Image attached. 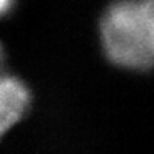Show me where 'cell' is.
I'll list each match as a JSON object with an SVG mask.
<instances>
[{
    "label": "cell",
    "instance_id": "obj_3",
    "mask_svg": "<svg viewBox=\"0 0 154 154\" xmlns=\"http://www.w3.org/2000/svg\"><path fill=\"white\" fill-rule=\"evenodd\" d=\"M10 5H11V0H2V11L6 13L10 8Z\"/></svg>",
    "mask_w": 154,
    "mask_h": 154
},
{
    "label": "cell",
    "instance_id": "obj_2",
    "mask_svg": "<svg viewBox=\"0 0 154 154\" xmlns=\"http://www.w3.org/2000/svg\"><path fill=\"white\" fill-rule=\"evenodd\" d=\"M30 104V93L27 87L16 77L5 75L0 85V129L5 134L25 115Z\"/></svg>",
    "mask_w": 154,
    "mask_h": 154
},
{
    "label": "cell",
    "instance_id": "obj_1",
    "mask_svg": "<svg viewBox=\"0 0 154 154\" xmlns=\"http://www.w3.org/2000/svg\"><path fill=\"white\" fill-rule=\"evenodd\" d=\"M106 57L129 71L154 68V0H118L101 17Z\"/></svg>",
    "mask_w": 154,
    "mask_h": 154
}]
</instances>
